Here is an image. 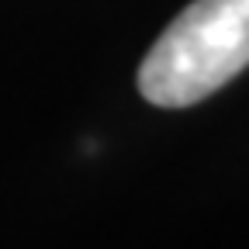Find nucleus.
Segmentation results:
<instances>
[{
    "mask_svg": "<svg viewBox=\"0 0 249 249\" xmlns=\"http://www.w3.org/2000/svg\"><path fill=\"white\" fill-rule=\"evenodd\" d=\"M249 66V0H194L149 49L139 90L156 107H191Z\"/></svg>",
    "mask_w": 249,
    "mask_h": 249,
    "instance_id": "f257e3e1",
    "label": "nucleus"
}]
</instances>
